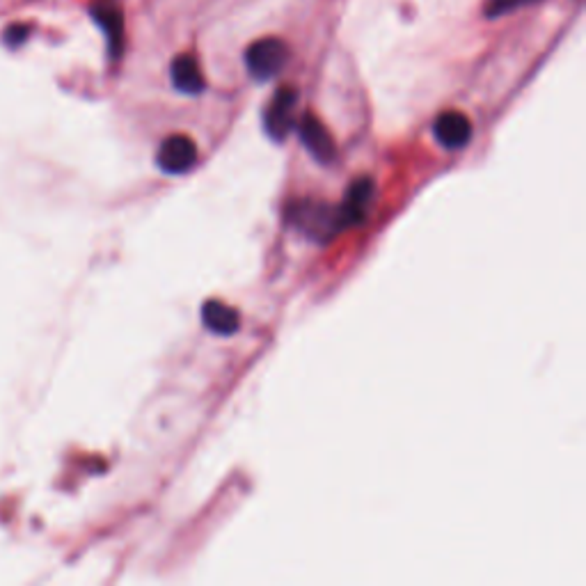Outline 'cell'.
<instances>
[{"instance_id":"obj_1","label":"cell","mask_w":586,"mask_h":586,"mask_svg":"<svg viewBox=\"0 0 586 586\" xmlns=\"http://www.w3.org/2000/svg\"><path fill=\"white\" fill-rule=\"evenodd\" d=\"M287 62H289V46L284 44L282 39H275V37L257 39L255 44H250L248 53H245V65H248L250 76L259 83L271 81V78L280 74Z\"/></svg>"},{"instance_id":"obj_2","label":"cell","mask_w":586,"mask_h":586,"mask_svg":"<svg viewBox=\"0 0 586 586\" xmlns=\"http://www.w3.org/2000/svg\"><path fill=\"white\" fill-rule=\"evenodd\" d=\"M296 101L298 94L291 87H282L280 92H275V97L271 99V104L266 108L264 115V126L268 131V136L273 140H284L287 133L293 129V115H296Z\"/></svg>"},{"instance_id":"obj_3","label":"cell","mask_w":586,"mask_h":586,"mask_svg":"<svg viewBox=\"0 0 586 586\" xmlns=\"http://www.w3.org/2000/svg\"><path fill=\"white\" fill-rule=\"evenodd\" d=\"M158 168L165 174H186L197 163V147L188 136H170L158 149Z\"/></svg>"},{"instance_id":"obj_4","label":"cell","mask_w":586,"mask_h":586,"mask_svg":"<svg viewBox=\"0 0 586 586\" xmlns=\"http://www.w3.org/2000/svg\"><path fill=\"white\" fill-rule=\"evenodd\" d=\"M371 200H374V181L367 177L355 179L351 188L346 190L344 204L337 209L339 225H342V229L362 225L364 220H367Z\"/></svg>"},{"instance_id":"obj_5","label":"cell","mask_w":586,"mask_h":586,"mask_svg":"<svg viewBox=\"0 0 586 586\" xmlns=\"http://www.w3.org/2000/svg\"><path fill=\"white\" fill-rule=\"evenodd\" d=\"M293 223L303 229L305 234L319 236V239L335 236L342 229L337 209L321 207V204H300L296 213H293Z\"/></svg>"},{"instance_id":"obj_6","label":"cell","mask_w":586,"mask_h":586,"mask_svg":"<svg viewBox=\"0 0 586 586\" xmlns=\"http://www.w3.org/2000/svg\"><path fill=\"white\" fill-rule=\"evenodd\" d=\"M433 133L442 147L463 149L472 138V122L458 110H447L435 120Z\"/></svg>"},{"instance_id":"obj_7","label":"cell","mask_w":586,"mask_h":586,"mask_svg":"<svg viewBox=\"0 0 586 586\" xmlns=\"http://www.w3.org/2000/svg\"><path fill=\"white\" fill-rule=\"evenodd\" d=\"M300 138H303L307 152H310L319 163L335 161V140L328 133L326 126L314 115H305L300 122Z\"/></svg>"},{"instance_id":"obj_8","label":"cell","mask_w":586,"mask_h":586,"mask_svg":"<svg viewBox=\"0 0 586 586\" xmlns=\"http://www.w3.org/2000/svg\"><path fill=\"white\" fill-rule=\"evenodd\" d=\"M202 323L213 335L232 337L241 326V316L234 307L220 303V300H207L202 305Z\"/></svg>"},{"instance_id":"obj_9","label":"cell","mask_w":586,"mask_h":586,"mask_svg":"<svg viewBox=\"0 0 586 586\" xmlns=\"http://www.w3.org/2000/svg\"><path fill=\"white\" fill-rule=\"evenodd\" d=\"M170 74H172L174 87L184 94H200L204 87H207L202 76V69L200 65H197L193 55H177L170 67Z\"/></svg>"},{"instance_id":"obj_10","label":"cell","mask_w":586,"mask_h":586,"mask_svg":"<svg viewBox=\"0 0 586 586\" xmlns=\"http://www.w3.org/2000/svg\"><path fill=\"white\" fill-rule=\"evenodd\" d=\"M92 14L94 19L99 21V26L106 30L110 49H113V53L117 55L122 46V14L117 12V7L110 3H97L92 7Z\"/></svg>"},{"instance_id":"obj_11","label":"cell","mask_w":586,"mask_h":586,"mask_svg":"<svg viewBox=\"0 0 586 586\" xmlns=\"http://www.w3.org/2000/svg\"><path fill=\"white\" fill-rule=\"evenodd\" d=\"M26 37H28V28L26 26H14V28L7 30V42H10L12 46L21 44Z\"/></svg>"},{"instance_id":"obj_12","label":"cell","mask_w":586,"mask_h":586,"mask_svg":"<svg viewBox=\"0 0 586 586\" xmlns=\"http://www.w3.org/2000/svg\"><path fill=\"white\" fill-rule=\"evenodd\" d=\"M525 3H532V0H520V5H525Z\"/></svg>"}]
</instances>
